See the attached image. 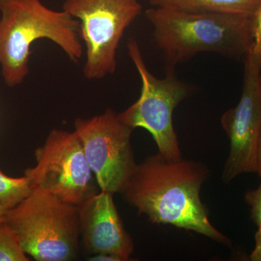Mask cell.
Instances as JSON below:
<instances>
[{
	"instance_id": "12",
	"label": "cell",
	"mask_w": 261,
	"mask_h": 261,
	"mask_svg": "<svg viewBox=\"0 0 261 261\" xmlns=\"http://www.w3.org/2000/svg\"><path fill=\"white\" fill-rule=\"evenodd\" d=\"M32 188L25 176L10 177L0 168V205L8 209L15 207L31 193Z\"/></svg>"
},
{
	"instance_id": "3",
	"label": "cell",
	"mask_w": 261,
	"mask_h": 261,
	"mask_svg": "<svg viewBox=\"0 0 261 261\" xmlns=\"http://www.w3.org/2000/svg\"><path fill=\"white\" fill-rule=\"evenodd\" d=\"M146 16L153 27L154 41L168 68L201 51L245 58L252 47L251 17L157 7L147 10Z\"/></svg>"
},
{
	"instance_id": "13",
	"label": "cell",
	"mask_w": 261,
	"mask_h": 261,
	"mask_svg": "<svg viewBox=\"0 0 261 261\" xmlns=\"http://www.w3.org/2000/svg\"><path fill=\"white\" fill-rule=\"evenodd\" d=\"M16 231L6 221L0 224V261H29Z\"/></svg>"
},
{
	"instance_id": "5",
	"label": "cell",
	"mask_w": 261,
	"mask_h": 261,
	"mask_svg": "<svg viewBox=\"0 0 261 261\" xmlns=\"http://www.w3.org/2000/svg\"><path fill=\"white\" fill-rule=\"evenodd\" d=\"M128 56L142 81L140 97L130 107L118 113V118L132 129L143 128L153 137L159 153L172 161L182 159L173 123L175 108L189 94L188 87L168 68L165 78L158 79L149 72L137 41L127 44Z\"/></svg>"
},
{
	"instance_id": "9",
	"label": "cell",
	"mask_w": 261,
	"mask_h": 261,
	"mask_svg": "<svg viewBox=\"0 0 261 261\" xmlns=\"http://www.w3.org/2000/svg\"><path fill=\"white\" fill-rule=\"evenodd\" d=\"M243 92L236 107L221 117L230 142L222 179L232 181L243 173H256L257 150L261 128V58L249 50L244 58Z\"/></svg>"
},
{
	"instance_id": "15",
	"label": "cell",
	"mask_w": 261,
	"mask_h": 261,
	"mask_svg": "<svg viewBox=\"0 0 261 261\" xmlns=\"http://www.w3.org/2000/svg\"><path fill=\"white\" fill-rule=\"evenodd\" d=\"M252 51L261 58V5L252 18Z\"/></svg>"
},
{
	"instance_id": "19",
	"label": "cell",
	"mask_w": 261,
	"mask_h": 261,
	"mask_svg": "<svg viewBox=\"0 0 261 261\" xmlns=\"http://www.w3.org/2000/svg\"><path fill=\"white\" fill-rule=\"evenodd\" d=\"M9 209L8 207H5V206L0 205V224L4 222L5 219H6L7 214Z\"/></svg>"
},
{
	"instance_id": "14",
	"label": "cell",
	"mask_w": 261,
	"mask_h": 261,
	"mask_svg": "<svg viewBox=\"0 0 261 261\" xmlns=\"http://www.w3.org/2000/svg\"><path fill=\"white\" fill-rule=\"evenodd\" d=\"M245 201L250 207V219L257 225L261 221V184L255 190L245 193Z\"/></svg>"
},
{
	"instance_id": "1",
	"label": "cell",
	"mask_w": 261,
	"mask_h": 261,
	"mask_svg": "<svg viewBox=\"0 0 261 261\" xmlns=\"http://www.w3.org/2000/svg\"><path fill=\"white\" fill-rule=\"evenodd\" d=\"M208 173L202 163L156 154L137 164L121 194L153 224L172 225L231 245V240L211 224L201 201V187Z\"/></svg>"
},
{
	"instance_id": "18",
	"label": "cell",
	"mask_w": 261,
	"mask_h": 261,
	"mask_svg": "<svg viewBox=\"0 0 261 261\" xmlns=\"http://www.w3.org/2000/svg\"><path fill=\"white\" fill-rule=\"evenodd\" d=\"M256 173L261 178V128L260 136H259L258 145H257Z\"/></svg>"
},
{
	"instance_id": "11",
	"label": "cell",
	"mask_w": 261,
	"mask_h": 261,
	"mask_svg": "<svg viewBox=\"0 0 261 261\" xmlns=\"http://www.w3.org/2000/svg\"><path fill=\"white\" fill-rule=\"evenodd\" d=\"M157 8L196 12L226 13L253 17L261 0H149Z\"/></svg>"
},
{
	"instance_id": "16",
	"label": "cell",
	"mask_w": 261,
	"mask_h": 261,
	"mask_svg": "<svg viewBox=\"0 0 261 261\" xmlns=\"http://www.w3.org/2000/svg\"><path fill=\"white\" fill-rule=\"evenodd\" d=\"M257 226L258 228L255 235V247L250 255L251 261H261V221Z\"/></svg>"
},
{
	"instance_id": "17",
	"label": "cell",
	"mask_w": 261,
	"mask_h": 261,
	"mask_svg": "<svg viewBox=\"0 0 261 261\" xmlns=\"http://www.w3.org/2000/svg\"><path fill=\"white\" fill-rule=\"evenodd\" d=\"M88 260L90 261H123L121 257L114 254L98 253L91 255Z\"/></svg>"
},
{
	"instance_id": "6",
	"label": "cell",
	"mask_w": 261,
	"mask_h": 261,
	"mask_svg": "<svg viewBox=\"0 0 261 261\" xmlns=\"http://www.w3.org/2000/svg\"><path fill=\"white\" fill-rule=\"evenodd\" d=\"M142 9L137 0H65L63 10L80 23L87 51L83 72L87 80L115 73L118 45Z\"/></svg>"
},
{
	"instance_id": "8",
	"label": "cell",
	"mask_w": 261,
	"mask_h": 261,
	"mask_svg": "<svg viewBox=\"0 0 261 261\" xmlns=\"http://www.w3.org/2000/svg\"><path fill=\"white\" fill-rule=\"evenodd\" d=\"M73 132L99 190L121 193L137 166L130 143L133 129L108 109L92 118H77Z\"/></svg>"
},
{
	"instance_id": "4",
	"label": "cell",
	"mask_w": 261,
	"mask_h": 261,
	"mask_svg": "<svg viewBox=\"0 0 261 261\" xmlns=\"http://www.w3.org/2000/svg\"><path fill=\"white\" fill-rule=\"evenodd\" d=\"M5 221L16 231L24 251L37 261L74 260L80 250V214L77 205L34 187Z\"/></svg>"
},
{
	"instance_id": "7",
	"label": "cell",
	"mask_w": 261,
	"mask_h": 261,
	"mask_svg": "<svg viewBox=\"0 0 261 261\" xmlns=\"http://www.w3.org/2000/svg\"><path fill=\"white\" fill-rule=\"evenodd\" d=\"M36 166L24 172L33 188L42 189L79 206L99 191L75 132L53 129L35 150Z\"/></svg>"
},
{
	"instance_id": "2",
	"label": "cell",
	"mask_w": 261,
	"mask_h": 261,
	"mask_svg": "<svg viewBox=\"0 0 261 261\" xmlns=\"http://www.w3.org/2000/svg\"><path fill=\"white\" fill-rule=\"evenodd\" d=\"M42 39L54 42L74 63L83 56L80 23L69 13L50 9L42 0H0V67L8 87L25 80L31 48Z\"/></svg>"
},
{
	"instance_id": "10",
	"label": "cell",
	"mask_w": 261,
	"mask_h": 261,
	"mask_svg": "<svg viewBox=\"0 0 261 261\" xmlns=\"http://www.w3.org/2000/svg\"><path fill=\"white\" fill-rule=\"evenodd\" d=\"M78 207L80 238L86 252L91 255L114 254L129 260L135 245L118 214L113 194L99 190Z\"/></svg>"
}]
</instances>
